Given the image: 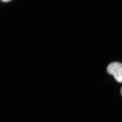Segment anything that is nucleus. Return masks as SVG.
Here are the masks:
<instances>
[{"label": "nucleus", "mask_w": 122, "mask_h": 122, "mask_svg": "<svg viewBox=\"0 0 122 122\" xmlns=\"http://www.w3.org/2000/svg\"><path fill=\"white\" fill-rule=\"evenodd\" d=\"M107 71L118 82L122 83V64L118 62L111 63L107 66Z\"/></svg>", "instance_id": "1"}, {"label": "nucleus", "mask_w": 122, "mask_h": 122, "mask_svg": "<svg viewBox=\"0 0 122 122\" xmlns=\"http://www.w3.org/2000/svg\"><path fill=\"white\" fill-rule=\"evenodd\" d=\"M1 0L3 2H9L11 0Z\"/></svg>", "instance_id": "2"}, {"label": "nucleus", "mask_w": 122, "mask_h": 122, "mask_svg": "<svg viewBox=\"0 0 122 122\" xmlns=\"http://www.w3.org/2000/svg\"><path fill=\"white\" fill-rule=\"evenodd\" d=\"M121 95L122 96V87L121 88Z\"/></svg>", "instance_id": "3"}]
</instances>
